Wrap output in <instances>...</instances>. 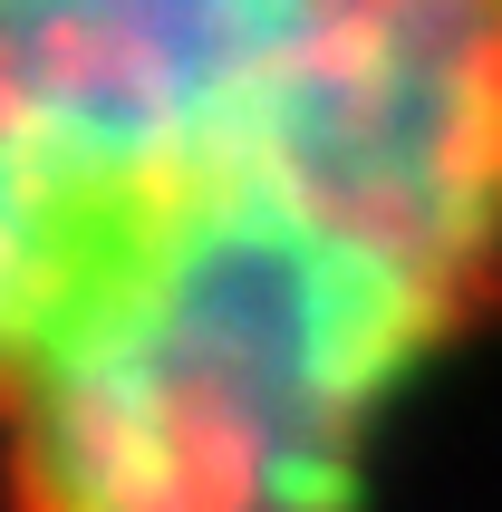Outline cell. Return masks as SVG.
<instances>
[{
	"label": "cell",
	"instance_id": "2",
	"mask_svg": "<svg viewBox=\"0 0 502 512\" xmlns=\"http://www.w3.org/2000/svg\"><path fill=\"white\" fill-rule=\"evenodd\" d=\"M474 310L319 213H223L0 377L10 512H367L377 435Z\"/></svg>",
	"mask_w": 502,
	"mask_h": 512
},
{
	"label": "cell",
	"instance_id": "1",
	"mask_svg": "<svg viewBox=\"0 0 502 512\" xmlns=\"http://www.w3.org/2000/svg\"><path fill=\"white\" fill-rule=\"evenodd\" d=\"M223 213L502 300V0H0V377Z\"/></svg>",
	"mask_w": 502,
	"mask_h": 512
}]
</instances>
